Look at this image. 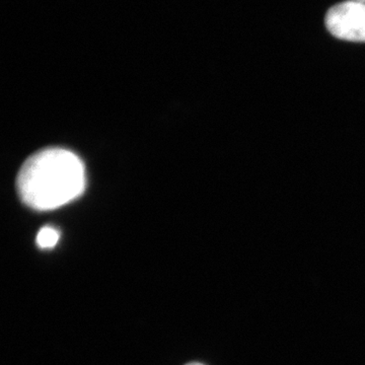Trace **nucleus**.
I'll list each match as a JSON object with an SVG mask.
<instances>
[{
  "mask_svg": "<svg viewBox=\"0 0 365 365\" xmlns=\"http://www.w3.org/2000/svg\"><path fill=\"white\" fill-rule=\"evenodd\" d=\"M187 365H204V364H197V362H194V364H187Z\"/></svg>",
  "mask_w": 365,
  "mask_h": 365,
  "instance_id": "nucleus-4",
  "label": "nucleus"
},
{
  "mask_svg": "<svg viewBox=\"0 0 365 365\" xmlns=\"http://www.w3.org/2000/svg\"><path fill=\"white\" fill-rule=\"evenodd\" d=\"M329 32L338 39L365 42V4L349 0L331 7L326 14Z\"/></svg>",
  "mask_w": 365,
  "mask_h": 365,
  "instance_id": "nucleus-2",
  "label": "nucleus"
},
{
  "mask_svg": "<svg viewBox=\"0 0 365 365\" xmlns=\"http://www.w3.org/2000/svg\"><path fill=\"white\" fill-rule=\"evenodd\" d=\"M16 187L29 207L53 210L85 191V165L71 151L47 148L26 160L19 173Z\"/></svg>",
  "mask_w": 365,
  "mask_h": 365,
  "instance_id": "nucleus-1",
  "label": "nucleus"
},
{
  "mask_svg": "<svg viewBox=\"0 0 365 365\" xmlns=\"http://www.w3.org/2000/svg\"><path fill=\"white\" fill-rule=\"evenodd\" d=\"M356 1L364 2L365 4V0H356Z\"/></svg>",
  "mask_w": 365,
  "mask_h": 365,
  "instance_id": "nucleus-5",
  "label": "nucleus"
},
{
  "mask_svg": "<svg viewBox=\"0 0 365 365\" xmlns=\"http://www.w3.org/2000/svg\"><path fill=\"white\" fill-rule=\"evenodd\" d=\"M59 239L60 232L56 228L45 227L38 232L36 242L41 249H52L56 246Z\"/></svg>",
  "mask_w": 365,
  "mask_h": 365,
  "instance_id": "nucleus-3",
  "label": "nucleus"
}]
</instances>
